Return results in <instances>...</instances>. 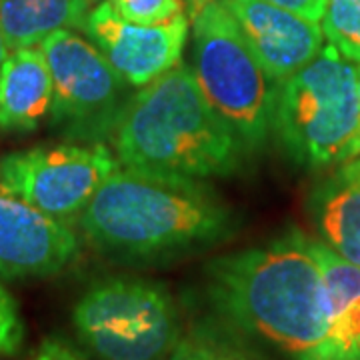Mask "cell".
<instances>
[{"label": "cell", "instance_id": "6da1fadb", "mask_svg": "<svg viewBox=\"0 0 360 360\" xmlns=\"http://www.w3.org/2000/svg\"><path fill=\"white\" fill-rule=\"evenodd\" d=\"M206 274L210 304L236 328L290 360H338L321 269L304 234L217 258Z\"/></svg>", "mask_w": 360, "mask_h": 360}, {"label": "cell", "instance_id": "7a4b0ae2", "mask_svg": "<svg viewBox=\"0 0 360 360\" xmlns=\"http://www.w3.org/2000/svg\"><path fill=\"white\" fill-rule=\"evenodd\" d=\"M80 229L106 257L150 260L224 240L236 222L202 180L120 165L80 214Z\"/></svg>", "mask_w": 360, "mask_h": 360}, {"label": "cell", "instance_id": "3957f363", "mask_svg": "<svg viewBox=\"0 0 360 360\" xmlns=\"http://www.w3.org/2000/svg\"><path fill=\"white\" fill-rule=\"evenodd\" d=\"M110 139L122 167L198 180L236 172L248 148L184 65L142 86L118 116Z\"/></svg>", "mask_w": 360, "mask_h": 360}, {"label": "cell", "instance_id": "277c9868", "mask_svg": "<svg viewBox=\"0 0 360 360\" xmlns=\"http://www.w3.org/2000/svg\"><path fill=\"white\" fill-rule=\"evenodd\" d=\"M272 132L302 167L359 158V66L330 42L324 44L312 63L276 84Z\"/></svg>", "mask_w": 360, "mask_h": 360}, {"label": "cell", "instance_id": "5b68a950", "mask_svg": "<svg viewBox=\"0 0 360 360\" xmlns=\"http://www.w3.org/2000/svg\"><path fill=\"white\" fill-rule=\"evenodd\" d=\"M193 75L206 101L248 148L266 141L278 82L260 65L222 0L193 16Z\"/></svg>", "mask_w": 360, "mask_h": 360}, {"label": "cell", "instance_id": "8992f818", "mask_svg": "<svg viewBox=\"0 0 360 360\" xmlns=\"http://www.w3.org/2000/svg\"><path fill=\"white\" fill-rule=\"evenodd\" d=\"M72 322L98 360H165L180 342V319L162 284L112 276L80 296Z\"/></svg>", "mask_w": 360, "mask_h": 360}, {"label": "cell", "instance_id": "52a82bcc", "mask_svg": "<svg viewBox=\"0 0 360 360\" xmlns=\"http://www.w3.org/2000/svg\"><path fill=\"white\" fill-rule=\"evenodd\" d=\"M39 46L52 75V124L68 139L110 136L129 103V82L98 46L70 28L52 32Z\"/></svg>", "mask_w": 360, "mask_h": 360}, {"label": "cell", "instance_id": "ba28073f", "mask_svg": "<svg viewBox=\"0 0 360 360\" xmlns=\"http://www.w3.org/2000/svg\"><path fill=\"white\" fill-rule=\"evenodd\" d=\"M104 144L37 146L0 158V176L26 202L60 222L78 219L116 168Z\"/></svg>", "mask_w": 360, "mask_h": 360}, {"label": "cell", "instance_id": "9c48e42d", "mask_svg": "<svg viewBox=\"0 0 360 360\" xmlns=\"http://www.w3.org/2000/svg\"><path fill=\"white\" fill-rule=\"evenodd\" d=\"M84 32L132 89H142L180 65L188 39V18L180 14L165 25H134L101 2L86 16Z\"/></svg>", "mask_w": 360, "mask_h": 360}, {"label": "cell", "instance_id": "30bf717a", "mask_svg": "<svg viewBox=\"0 0 360 360\" xmlns=\"http://www.w3.org/2000/svg\"><path fill=\"white\" fill-rule=\"evenodd\" d=\"M78 255L66 222L44 214L0 176V278H44L65 270Z\"/></svg>", "mask_w": 360, "mask_h": 360}, {"label": "cell", "instance_id": "8fae6325", "mask_svg": "<svg viewBox=\"0 0 360 360\" xmlns=\"http://www.w3.org/2000/svg\"><path fill=\"white\" fill-rule=\"evenodd\" d=\"M260 65L276 82L312 63L324 46L319 22L266 0H222Z\"/></svg>", "mask_w": 360, "mask_h": 360}, {"label": "cell", "instance_id": "7c38bea8", "mask_svg": "<svg viewBox=\"0 0 360 360\" xmlns=\"http://www.w3.org/2000/svg\"><path fill=\"white\" fill-rule=\"evenodd\" d=\"M52 75L37 46L13 51L0 66V129L34 130L52 108Z\"/></svg>", "mask_w": 360, "mask_h": 360}, {"label": "cell", "instance_id": "4fadbf2b", "mask_svg": "<svg viewBox=\"0 0 360 360\" xmlns=\"http://www.w3.org/2000/svg\"><path fill=\"white\" fill-rule=\"evenodd\" d=\"M322 274L330 340L338 360H360V264L304 236Z\"/></svg>", "mask_w": 360, "mask_h": 360}, {"label": "cell", "instance_id": "5bb4252c", "mask_svg": "<svg viewBox=\"0 0 360 360\" xmlns=\"http://www.w3.org/2000/svg\"><path fill=\"white\" fill-rule=\"evenodd\" d=\"M89 0H0V28L8 51L37 46L63 28H82Z\"/></svg>", "mask_w": 360, "mask_h": 360}, {"label": "cell", "instance_id": "9a60e30c", "mask_svg": "<svg viewBox=\"0 0 360 360\" xmlns=\"http://www.w3.org/2000/svg\"><path fill=\"white\" fill-rule=\"evenodd\" d=\"M314 217L326 245L360 264V179L336 170L314 194Z\"/></svg>", "mask_w": 360, "mask_h": 360}, {"label": "cell", "instance_id": "2e32d148", "mask_svg": "<svg viewBox=\"0 0 360 360\" xmlns=\"http://www.w3.org/2000/svg\"><path fill=\"white\" fill-rule=\"evenodd\" d=\"M322 30L342 56L360 65V0H328Z\"/></svg>", "mask_w": 360, "mask_h": 360}, {"label": "cell", "instance_id": "e0dca14e", "mask_svg": "<svg viewBox=\"0 0 360 360\" xmlns=\"http://www.w3.org/2000/svg\"><path fill=\"white\" fill-rule=\"evenodd\" d=\"M118 16L134 25L155 26L184 14L182 0H108Z\"/></svg>", "mask_w": 360, "mask_h": 360}, {"label": "cell", "instance_id": "ac0fdd59", "mask_svg": "<svg viewBox=\"0 0 360 360\" xmlns=\"http://www.w3.org/2000/svg\"><path fill=\"white\" fill-rule=\"evenodd\" d=\"M168 360H252L243 350L210 335H193L180 340Z\"/></svg>", "mask_w": 360, "mask_h": 360}, {"label": "cell", "instance_id": "d6986e66", "mask_svg": "<svg viewBox=\"0 0 360 360\" xmlns=\"http://www.w3.org/2000/svg\"><path fill=\"white\" fill-rule=\"evenodd\" d=\"M25 326L18 314V307L6 288L0 286V354H13L22 342Z\"/></svg>", "mask_w": 360, "mask_h": 360}, {"label": "cell", "instance_id": "ffe728a7", "mask_svg": "<svg viewBox=\"0 0 360 360\" xmlns=\"http://www.w3.org/2000/svg\"><path fill=\"white\" fill-rule=\"evenodd\" d=\"M32 360H84V356L63 336H49L42 340Z\"/></svg>", "mask_w": 360, "mask_h": 360}, {"label": "cell", "instance_id": "44dd1931", "mask_svg": "<svg viewBox=\"0 0 360 360\" xmlns=\"http://www.w3.org/2000/svg\"><path fill=\"white\" fill-rule=\"evenodd\" d=\"M266 2L286 8L302 18H309L312 22L322 20V16L326 13V4H328V0H266Z\"/></svg>", "mask_w": 360, "mask_h": 360}, {"label": "cell", "instance_id": "7402d4cb", "mask_svg": "<svg viewBox=\"0 0 360 360\" xmlns=\"http://www.w3.org/2000/svg\"><path fill=\"white\" fill-rule=\"evenodd\" d=\"M340 170H345V172H348V174L359 176L360 179V158H352V160L345 162V165L340 167Z\"/></svg>", "mask_w": 360, "mask_h": 360}, {"label": "cell", "instance_id": "603a6c76", "mask_svg": "<svg viewBox=\"0 0 360 360\" xmlns=\"http://www.w3.org/2000/svg\"><path fill=\"white\" fill-rule=\"evenodd\" d=\"M186 4H188V8H191V16H194V14L198 13L205 4H208V2H212V0H184Z\"/></svg>", "mask_w": 360, "mask_h": 360}, {"label": "cell", "instance_id": "cb8c5ba5", "mask_svg": "<svg viewBox=\"0 0 360 360\" xmlns=\"http://www.w3.org/2000/svg\"><path fill=\"white\" fill-rule=\"evenodd\" d=\"M6 56H8V46H6V40H4L2 28H0V66L6 60Z\"/></svg>", "mask_w": 360, "mask_h": 360}, {"label": "cell", "instance_id": "d4e9b609", "mask_svg": "<svg viewBox=\"0 0 360 360\" xmlns=\"http://www.w3.org/2000/svg\"><path fill=\"white\" fill-rule=\"evenodd\" d=\"M359 94H360V66H359Z\"/></svg>", "mask_w": 360, "mask_h": 360}, {"label": "cell", "instance_id": "484cf974", "mask_svg": "<svg viewBox=\"0 0 360 360\" xmlns=\"http://www.w3.org/2000/svg\"><path fill=\"white\" fill-rule=\"evenodd\" d=\"M0 360H8V359H0Z\"/></svg>", "mask_w": 360, "mask_h": 360}, {"label": "cell", "instance_id": "4316f807", "mask_svg": "<svg viewBox=\"0 0 360 360\" xmlns=\"http://www.w3.org/2000/svg\"><path fill=\"white\" fill-rule=\"evenodd\" d=\"M89 2H94V0H89Z\"/></svg>", "mask_w": 360, "mask_h": 360}]
</instances>
